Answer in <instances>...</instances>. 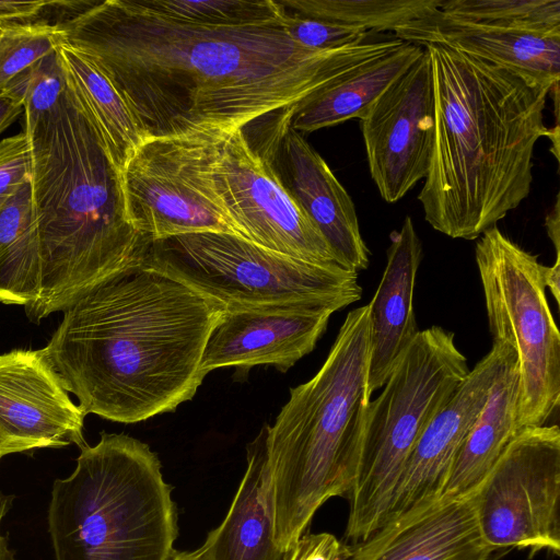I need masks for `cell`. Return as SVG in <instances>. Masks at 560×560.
<instances>
[{
	"label": "cell",
	"mask_w": 560,
	"mask_h": 560,
	"mask_svg": "<svg viewBox=\"0 0 560 560\" xmlns=\"http://www.w3.org/2000/svg\"><path fill=\"white\" fill-rule=\"evenodd\" d=\"M545 137H548L551 141V153L559 161V124L557 122L555 127L548 128Z\"/></svg>",
	"instance_id": "ab89813d"
},
{
	"label": "cell",
	"mask_w": 560,
	"mask_h": 560,
	"mask_svg": "<svg viewBox=\"0 0 560 560\" xmlns=\"http://www.w3.org/2000/svg\"><path fill=\"white\" fill-rule=\"evenodd\" d=\"M434 95V142L418 196L425 221L476 240L527 198L544 110L556 85L441 43L423 46Z\"/></svg>",
	"instance_id": "3957f363"
},
{
	"label": "cell",
	"mask_w": 560,
	"mask_h": 560,
	"mask_svg": "<svg viewBox=\"0 0 560 560\" xmlns=\"http://www.w3.org/2000/svg\"><path fill=\"white\" fill-rule=\"evenodd\" d=\"M518 397L517 359L508 346L487 401L453 459L443 495L457 497L474 491L521 432L517 425Z\"/></svg>",
	"instance_id": "7402d4cb"
},
{
	"label": "cell",
	"mask_w": 560,
	"mask_h": 560,
	"mask_svg": "<svg viewBox=\"0 0 560 560\" xmlns=\"http://www.w3.org/2000/svg\"><path fill=\"white\" fill-rule=\"evenodd\" d=\"M66 84V72L56 49L16 75L4 91L22 103L24 118H34L57 104Z\"/></svg>",
	"instance_id": "f546056e"
},
{
	"label": "cell",
	"mask_w": 560,
	"mask_h": 560,
	"mask_svg": "<svg viewBox=\"0 0 560 560\" xmlns=\"http://www.w3.org/2000/svg\"><path fill=\"white\" fill-rule=\"evenodd\" d=\"M371 177L388 203L425 178L434 142L431 66L424 54L360 119Z\"/></svg>",
	"instance_id": "4fadbf2b"
},
{
	"label": "cell",
	"mask_w": 560,
	"mask_h": 560,
	"mask_svg": "<svg viewBox=\"0 0 560 560\" xmlns=\"http://www.w3.org/2000/svg\"><path fill=\"white\" fill-rule=\"evenodd\" d=\"M284 12L281 25L289 37L314 50H332L365 43L370 33L358 27L301 16L285 10Z\"/></svg>",
	"instance_id": "4dcf8cb0"
},
{
	"label": "cell",
	"mask_w": 560,
	"mask_h": 560,
	"mask_svg": "<svg viewBox=\"0 0 560 560\" xmlns=\"http://www.w3.org/2000/svg\"><path fill=\"white\" fill-rule=\"evenodd\" d=\"M475 509L483 539L499 550L560 551V429L522 430L477 488Z\"/></svg>",
	"instance_id": "8fae6325"
},
{
	"label": "cell",
	"mask_w": 560,
	"mask_h": 560,
	"mask_svg": "<svg viewBox=\"0 0 560 560\" xmlns=\"http://www.w3.org/2000/svg\"><path fill=\"white\" fill-rule=\"evenodd\" d=\"M143 260L224 310L308 301L346 307L362 298L357 271L298 260L229 233H191L153 242Z\"/></svg>",
	"instance_id": "ba28073f"
},
{
	"label": "cell",
	"mask_w": 560,
	"mask_h": 560,
	"mask_svg": "<svg viewBox=\"0 0 560 560\" xmlns=\"http://www.w3.org/2000/svg\"><path fill=\"white\" fill-rule=\"evenodd\" d=\"M66 81L50 110L24 118L42 266L39 298L25 310L35 323L142 260L150 245L130 223L120 174L67 74Z\"/></svg>",
	"instance_id": "277c9868"
},
{
	"label": "cell",
	"mask_w": 560,
	"mask_h": 560,
	"mask_svg": "<svg viewBox=\"0 0 560 560\" xmlns=\"http://www.w3.org/2000/svg\"><path fill=\"white\" fill-rule=\"evenodd\" d=\"M343 308L329 302H291L224 310L206 342L201 371L207 375L233 366L245 373L256 365L287 372L312 352L330 316Z\"/></svg>",
	"instance_id": "9a60e30c"
},
{
	"label": "cell",
	"mask_w": 560,
	"mask_h": 560,
	"mask_svg": "<svg viewBox=\"0 0 560 560\" xmlns=\"http://www.w3.org/2000/svg\"><path fill=\"white\" fill-rule=\"evenodd\" d=\"M506 350L505 343H492L423 430L400 472L382 525L442 495L453 459L487 401Z\"/></svg>",
	"instance_id": "e0dca14e"
},
{
	"label": "cell",
	"mask_w": 560,
	"mask_h": 560,
	"mask_svg": "<svg viewBox=\"0 0 560 560\" xmlns=\"http://www.w3.org/2000/svg\"><path fill=\"white\" fill-rule=\"evenodd\" d=\"M541 276L546 288H549L557 304L560 303V257H556L550 267L541 266Z\"/></svg>",
	"instance_id": "74e56055"
},
{
	"label": "cell",
	"mask_w": 560,
	"mask_h": 560,
	"mask_svg": "<svg viewBox=\"0 0 560 560\" xmlns=\"http://www.w3.org/2000/svg\"><path fill=\"white\" fill-rule=\"evenodd\" d=\"M351 547L329 533L304 534L287 560H348Z\"/></svg>",
	"instance_id": "d6a6232c"
},
{
	"label": "cell",
	"mask_w": 560,
	"mask_h": 560,
	"mask_svg": "<svg viewBox=\"0 0 560 560\" xmlns=\"http://www.w3.org/2000/svg\"><path fill=\"white\" fill-rule=\"evenodd\" d=\"M58 26L62 44L112 81L147 138L245 128L400 43L314 50L281 24L196 25L150 13L133 0L89 1Z\"/></svg>",
	"instance_id": "6da1fadb"
},
{
	"label": "cell",
	"mask_w": 560,
	"mask_h": 560,
	"mask_svg": "<svg viewBox=\"0 0 560 560\" xmlns=\"http://www.w3.org/2000/svg\"><path fill=\"white\" fill-rule=\"evenodd\" d=\"M296 106L278 118L262 150L280 180L319 230L338 265L368 269L370 250L362 238L354 203L325 160L291 128Z\"/></svg>",
	"instance_id": "2e32d148"
},
{
	"label": "cell",
	"mask_w": 560,
	"mask_h": 560,
	"mask_svg": "<svg viewBox=\"0 0 560 560\" xmlns=\"http://www.w3.org/2000/svg\"><path fill=\"white\" fill-rule=\"evenodd\" d=\"M33 156L25 130L0 141V209L31 180Z\"/></svg>",
	"instance_id": "1f68e13d"
},
{
	"label": "cell",
	"mask_w": 560,
	"mask_h": 560,
	"mask_svg": "<svg viewBox=\"0 0 560 560\" xmlns=\"http://www.w3.org/2000/svg\"><path fill=\"white\" fill-rule=\"evenodd\" d=\"M424 47L401 42L307 96L294 108L291 128L313 132L351 118L362 119L376 100L422 55Z\"/></svg>",
	"instance_id": "44dd1931"
},
{
	"label": "cell",
	"mask_w": 560,
	"mask_h": 560,
	"mask_svg": "<svg viewBox=\"0 0 560 560\" xmlns=\"http://www.w3.org/2000/svg\"><path fill=\"white\" fill-rule=\"evenodd\" d=\"M215 179L245 240L298 260L338 265L325 237L287 190L267 154L249 141L245 128L225 137Z\"/></svg>",
	"instance_id": "7c38bea8"
},
{
	"label": "cell",
	"mask_w": 560,
	"mask_h": 560,
	"mask_svg": "<svg viewBox=\"0 0 560 560\" xmlns=\"http://www.w3.org/2000/svg\"><path fill=\"white\" fill-rule=\"evenodd\" d=\"M223 313L142 259L68 306L42 350L85 415L137 423L196 395L206 342Z\"/></svg>",
	"instance_id": "7a4b0ae2"
},
{
	"label": "cell",
	"mask_w": 560,
	"mask_h": 560,
	"mask_svg": "<svg viewBox=\"0 0 560 560\" xmlns=\"http://www.w3.org/2000/svg\"><path fill=\"white\" fill-rule=\"evenodd\" d=\"M166 560H208L203 547H199L192 551L173 550Z\"/></svg>",
	"instance_id": "f35d334b"
},
{
	"label": "cell",
	"mask_w": 560,
	"mask_h": 560,
	"mask_svg": "<svg viewBox=\"0 0 560 560\" xmlns=\"http://www.w3.org/2000/svg\"><path fill=\"white\" fill-rule=\"evenodd\" d=\"M85 416L42 349L0 354V460L15 453L84 445Z\"/></svg>",
	"instance_id": "5bb4252c"
},
{
	"label": "cell",
	"mask_w": 560,
	"mask_h": 560,
	"mask_svg": "<svg viewBox=\"0 0 560 560\" xmlns=\"http://www.w3.org/2000/svg\"><path fill=\"white\" fill-rule=\"evenodd\" d=\"M67 78L90 116L105 151L119 174L148 139L138 119L107 75L85 54L61 44Z\"/></svg>",
	"instance_id": "cb8c5ba5"
},
{
	"label": "cell",
	"mask_w": 560,
	"mask_h": 560,
	"mask_svg": "<svg viewBox=\"0 0 560 560\" xmlns=\"http://www.w3.org/2000/svg\"><path fill=\"white\" fill-rule=\"evenodd\" d=\"M14 495L0 493V560H16L14 550L10 547L9 537L1 532L3 518L12 508Z\"/></svg>",
	"instance_id": "d590c367"
},
{
	"label": "cell",
	"mask_w": 560,
	"mask_h": 560,
	"mask_svg": "<svg viewBox=\"0 0 560 560\" xmlns=\"http://www.w3.org/2000/svg\"><path fill=\"white\" fill-rule=\"evenodd\" d=\"M387 260L378 287L369 303L370 359L368 388L381 389L411 341L419 332L413 291L422 258V244L412 219L389 235Z\"/></svg>",
	"instance_id": "d6986e66"
},
{
	"label": "cell",
	"mask_w": 560,
	"mask_h": 560,
	"mask_svg": "<svg viewBox=\"0 0 560 560\" xmlns=\"http://www.w3.org/2000/svg\"><path fill=\"white\" fill-rule=\"evenodd\" d=\"M440 21L500 28L560 31L559 0H446Z\"/></svg>",
	"instance_id": "4316f807"
},
{
	"label": "cell",
	"mask_w": 560,
	"mask_h": 560,
	"mask_svg": "<svg viewBox=\"0 0 560 560\" xmlns=\"http://www.w3.org/2000/svg\"><path fill=\"white\" fill-rule=\"evenodd\" d=\"M559 195L556 197L555 205L546 215L545 226L547 234L553 244L556 257H560V207Z\"/></svg>",
	"instance_id": "8d00e7d4"
},
{
	"label": "cell",
	"mask_w": 560,
	"mask_h": 560,
	"mask_svg": "<svg viewBox=\"0 0 560 560\" xmlns=\"http://www.w3.org/2000/svg\"><path fill=\"white\" fill-rule=\"evenodd\" d=\"M49 1H1L0 26L40 22ZM44 22V21H43Z\"/></svg>",
	"instance_id": "836d02e7"
},
{
	"label": "cell",
	"mask_w": 560,
	"mask_h": 560,
	"mask_svg": "<svg viewBox=\"0 0 560 560\" xmlns=\"http://www.w3.org/2000/svg\"><path fill=\"white\" fill-rule=\"evenodd\" d=\"M469 371L454 332L441 326L419 330L368 406L347 498L348 539L358 544L382 525L409 454Z\"/></svg>",
	"instance_id": "52a82bcc"
},
{
	"label": "cell",
	"mask_w": 560,
	"mask_h": 560,
	"mask_svg": "<svg viewBox=\"0 0 560 560\" xmlns=\"http://www.w3.org/2000/svg\"><path fill=\"white\" fill-rule=\"evenodd\" d=\"M150 446L102 432L56 479L47 512L55 560H166L178 535L172 487Z\"/></svg>",
	"instance_id": "8992f818"
},
{
	"label": "cell",
	"mask_w": 560,
	"mask_h": 560,
	"mask_svg": "<svg viewBox=\"0 0 560 560\" xmlns=\"http://www.w3.org/2000/svg\"><path fill=\"white\" fill-rule=\"evenodd\" d=\"M493 343H505L517 359V425L547 423L560 404V334L548 305L541 264L495 225L476 243Z\"/></svg>",
	"instance_id": "9c48e42d"
},
{
	"label": "cell",
	"mask_w": 560,
	"mask_h": 560,
	"mask_svg": "<svg viewBox=\"0 0 560 560\" xmlns=\"http://www.w3.org/2000/svg\"><path fill=\"white\" fill-rule=\"evenodd\" d=\"M432 43L555 85L560 80V31L485 27L438 20Z\"/></svg>",
	"instance_id": "603a6c76"
},
{
	"label": "cell",
	"mask_w": 560,
	"mask_h": 560,
	"mask_svg": "<svg viewBox=\"0 0 560 560\" xmlns=\"http://www.w3.org/2000/svg\"><path fill=\"white\" fill-rule=\"evenodd\" d=\"M290 13L364 31L394 32L421 46L431 42L441 0H281Z\"/></svg>",
	"instance_id": "d4e9b609"
},
{
	"label": "cell",
	"mask_w": 560,
	"mask_h": 560,
	"mask_svg": "<svg viewBox=\"0 0 560 560\" xmlns=\"http://www.w3.org/2000/svg\"><path fill=\"white\" fill-rule=\"evenodd\" d=\"M42 266L32 183L0 209V302L34 305L40 294Z\"/></svg>",
	"instance_id": "484cf974"
},
{
	"label": "cell",
	"mask_w": 560,
	"mask_h": 560,
	"mask_svg": "<svg viewBox=\"0 0 560 560\" xmlns=\"http://www.w3.org/2000/svg\"><path fill=\"white\" fill-rule=\"evenodd\" d=\"M483 539L474 491L440 495L386 522L351 547L348 560H495Z\"/></svg>",
	"instance_id": "ac0fdd59"
},
{
	"label": "cell",
	"mask_w": 560,
	"mask_h": 560,
	"mask_svg": "<svg viewBox=\"0 0 560 560\" xmlns=\"http://www.w3.org/2000/svg\"><path fill=\"white\" fill-rule=\"evenodd\" d=\"M63 32L47 22L0 26V92L20 73L54 52Z\"/></svg>",
	"instance_id": "f1b7e54d"
},
{
	"label": "cell",
	"mask_w": 560,
	"mask_h": 560,
	"mask_svg": "<svg viewBox=\"0 0 560 560\" xmlns=\"http://www.w3.org/2000/svg\"><path fill=\"white\" fill-rule=\"evenodd\" d=\"M247 467L222 523L202 545L208 560H287L276 541L265 431L247 445Z\"/></svg>",
	"instance_id": "ffe728a7"
},
{
	"label": "cell",
	"mask_w": 560,
	"mask_h": 560,
	"mask_svg": "<svg viewBox=\"0 0 560 560\" xmlns=\"http://www.w3.org/2000/svg\"><path fill=\"white\" fill-rule=\"evenodd\" d=\"M229 133L148 138L133 153L120 174L122 196L130 223L148 244L202 232L244 238L215 179Z\"/></svg>",
	"instance_id": "30bf717a"
},
{
	"label": "cell",
	"mask_w": 560,
	"mask_h": 560,
	"mask_svg": "<svg viewBox=\"0 0 560 560\" xmlns=\"http://www.w3.org/2000/svg\"><path fill=\"white\" fill-rule=\"evenodd\" d=\"M143 10L176 22L236 27L281 24L285 14L278 1L271 0H141Z\"/></svg>",
	"instance_id": "83f0119b"
},
{
	"label": "cell",
	"mask_w": 560,
	"mask_h": 560,
	"mask_svg": "<svg viewBox=\"0 0 560 560\" xmlns=\"http://www.w3.org/2000/svg\"><path fill=\"white\" fill-rule=\"evenodd\" d=\"M369 359L366 304L347 314L322 368L264 427L276 541L287 556L328 499L350 493L372 396Z\"/></svg>",
	"instance_id": "5b68a950"
},
{
	"label": "cell",
	"mask_w": 560,
	"mask_h": 560,
	"mask_svg": "<svg viewBox=\"0 0 560 560\" xmlns=\"http://www.w3.org/2000/svg\"><path fill=\"white\" fill-rule=\"evenodd\" d=\"M22 113L23 105L19 100L5 91L0 92V133Z\"/></svg>",
	"instance_id": "e575fe53"
}]
</instances>
